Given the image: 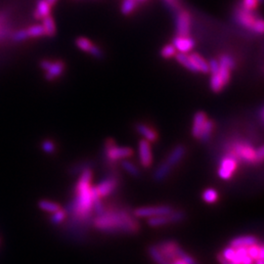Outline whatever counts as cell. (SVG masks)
<instances>
[{"label": "cell", "mask_w": 264, "mask_h": 264, "mask_svg": "<svg viewBox=\"0 0 264 264\" xmlns=\"http://www.w3.org/2000/svg\"><path fill=\"white\" fill-rule=\"evenodd\" d=\"M91 180L92 171L85 169L76 184V201L72 209L76 218L81 221H85L91 216L94 201L98 198L94 192V187L91 186Z\"/></svg>", "instance_id": "1"}, {"label": "cell", "mask_w": 264, "mask_h": 264, "mask_svg": "<svg viewBox=\"0 0 264 264\" xmlns=\"http://www.w3.org/2000/svg\"><path fill=\"white\" fill-rule=\"evenodd\" d=\"M94 227L99 231L107 233H127L132 234L138 231L139 225L130 214L125 211H106L97 215L94 220Z\"/></svg>", "instance_id": "2"}, {"label": "cell", "mask_w": 264, "mask_h": 264, "mask_svg": "<svg viewBox=\"0 0 264 264\" xmlns=\"http://www.w3.org/2000/svg\"><path fill=\"white\" fill-rule=\"evenodd\" d=\"M232 155L238 159H242L246 162L254 163L258 162L257 152L249 144L246 143H237L233 147Z\"/></svg>", "instance_id": "3"}, {"label": "cell", "mask_w": 264, "mask_h": 264, "mask_svg": "<svg viewBox=\"0 0 264 264\" xmlns=\"http://www.w3.org/2000/svg\"><path fill=\"white\" fill-rule=\"evenodd\" d=\"M185 218V214L182 211H172L171 213L165 214V215H159L156 217H151L148 219V224L151 227H160L171 224V223H177L182 221Z\"/></svg>", "instance_id": "4"}, {"label": "cell", "mask_w": 264, "mask_h": 264, "mask_svg": "<svg viewBox=\"0 0 264 264\" xmlns=\"http://www.w3.org/2000/svg\"><path fill=\"white\" fill-rule=\"evenodd\" d=\"M173 209L167 206L161 207H147V208H139L134 211V215L137 217H144V218H151L159 215H165L171 213Z\"/></svg>", "instance_id": "5"}, {"label": "cell", "mask_w": 264, "mask_h": 264, "mask_svg": "<svg viewBox=\"0 0 264 264\" xmlns=\"http://www.w3.org/2000/svg\"><path fill=\"white\" fill-rule=\"evenodd\" d=\"M106 152L109 159L119 160L122 158H127L132 156L133 150L128 147H118L115 145L114 141L109 139L106 143Z\"/></svg>", "instance_id": "6"}, {"label": "cell", "mask_w": 264, "mask_h": 264, "mask_svg": "<svg viewBox=\"0 0 264 264\" xmlns=\"http://www.w3.org/2000/svg\"><path fill=\"white\" fill-rule=\"evenodd\" d=\"M238 165V159L232 155L226 156L220 162V167L218 169V175L220 178L228 180L232 177Z\"/></svg>", "instance_id": "7"}, {"label": "cell", "mask_w": 264, "mask_h": 264, "mask_svg": "<svg viewBox=\"0 0 264 264\" xmlns=\"http://www.w3.org/2000/svg\"><path fill=\"white\" fill-rule=\"evenodd\" d=\"M176 30L178 36L189 37L191 31V16L187 11H180L176 18Z\"/></svg>", "instance_id": "8"}, {"label": "cell", "mask_w": 264, "mask_h": 264, "mask_svg": "<svg viewBox=\"0 0 264 264\" xmlns=\"http://www.w3.org/2000/svg\"><path fill=\"white\" fill-rule=\"evenodd\" d=\"M161 256L169 263H171L173 260L177 259L176 250L178 248V245L173 241H165L160 243L159 245L156 246Z\"/></svg>", "instance_id": "9"}, {"label": "cell", "mask_w": 264, "mask_h": 264, "mask_svg": "<svg viewBox=\"0 0 264 264\" xmlns=\"http://www.w3.org/2000/svg\"><path fill=\"white\" fill-rule=\"evenodd\" d=\"M76 46L84 51V52H87L89 54H91L92 56H94L95 58H102L103 54H102V51L100 50L99 47H97L95 44H93L88 38H83V37H80V38H77L76 40Z\"/></svg>", "instance_id": "10"}, {"label": "cell", "mask_w": 264, "mask_h": 264, "mask_svg": "<svg viewBox=\"0 0 264 264\" xmlns=\"http://www.w3.org/2000/svg\"><path fill=\"white\" fill-rule=\"evenodd\" d=\"M139 156H140V163L143 167H150L153 162V155H152L151 145L150 142L143 139L139 142Z\"/></svg>", "instance_id": "11"}, {"label": "cell", "mask_w": 264, "mask_h": 264, "mask_svg": "<svg viewBox=\"0 0 264 264\" xmlns=\"http://www.w3.org/2000/svg\"><path fill=\"white\" fill-rule=\"evenodd\" d=\"M253 11H249V10H246L244 9L242 6L239 7L236 11V19L237 21L242 25L244 26L245 28H248V29H253V26L256 22V18L254 16V14L252 13Z\"/></svg>", "instance_id": "12"}, {"label": "cell", "mask_w": 264, "mask_h": 264, "mask_svg": "<svg viewBox=\"0 0 264 264\" xmlns=\"http://www.w3.org/2000/svg\"><path fill=\"white\" fill-rule=\"evenodd\" d=\"M116 184L115 179L107 178L94 187V192L98 198H105L113 193L114 189L116 188Z\"/></svg>", "instance_id": "13"}, {"label": "cell", "mask_w": 264, "mask_h": 264, "mask_svg": "<svg viewBox=\"0 0 264 264\" xmlns=\"http://www.w3.org/2000/svg\"><path fill=\"white\" fill-rule=\"evenodd\" d=\"M172 45L179 53H188L195 47V41L190 37L177 36L173 38Z\"/></svg>", "instance_id": "14"}, {"label": "cell", "mask_w": 264, "mask_h": 264, "mask_svg": "<svg viewBox=\"0 0 264 264\" xmlns=\"http://www.w3.org/2000/svg\"><path fill=\"white\" fill-rule=\"evenodd\" d=\"M65 63L63 61H55V62H51L50 66L48 67V69L44 72H46L45 74V78L49 81L54 80L55 78L62 76L64 71H65Z\"/></svg>", "instance_id": "15"}, {"label": "cell", "mask_w": 264, "mask_h": 264, "mask_svg": "<svg viewBox=\"0 0 264 264\" xmlns=\"http://www.w3.org/2000/svg\"><path fill=\"white\" fill-rule=\"evenodd\" d=\"M259 240L257 237L252 235L247 236H240L237 238H234L230 241V247L232 248H248L250 246H253L255 244H258Z\"/></svg>", "instance_id": "16"}, {"label": "cell", "mask_w": 264, "mask_h": 264, "mask_svg": "<svg viewBox=\"0 0 264 264\" xmlns=\"http://www.w3.org/2000/svg\"><path fill=\"white\" fill-rule=\"evenodd\" d=\"M207 114L204 112H198L194 115V120H193V127H192V134L195 138H200L203 126L207 120Z\"/></svg>", "instance_id": "17"}, {"label": "cell", "mask_w": 264, "mask_h": 264, "mask_svg": "<svg viewBox=\"0 0 264 264\" xmlns=\"http://www.w3.org/2000/svg\"><path fill=\"white\" fill-rule=\"evenodd\" d=\"M136 130L140 133L145 140L148 142H156L158 140V133L155 129H153L149 125L144 123H138L136 125Z\"/></svg>", "instance_id": "18"}, {"label": "cell", "mask_w": 264, "mask_h": 264, "mask_svg": "<svg viewBox=\"0 0 264 264\" xmlns=\"http://www.w3.org/2000/svg\"><path fill=\"white\" fill-rule=\"evenodd\" d=\"M51 6L47 3L46 0H38L37 7L34 12L35 19L42 20L47 16L51 15Z\"/></svg>", "instance_id": "19"}, {"label": "cell", "mask_w": 264, "mask_h": 264, "mask_svg": "<svg viewBox=\"0 0 264 264\" xmlns=\"http://www.w3.org/2000/svg\"><path fill=\"white\" fill-rule=\"evenodd\" d=\"M185 152L186 150H185L184 146H182V145L175 147L172 152L169 154V156L167 157L165 163H167L170 167L174 166L175 164H177L182 159V158L185 155Z\"/></svg>", "instance_id": "20"}, {"label": "cell", "mask_w": 264, "mask_h": 264, "mask_svg": "<svg viewBox=\"0 0 264 264\" xmlns=\"http://www.w3.org/2000/svg\"><path fill=\"white\" fill-rule=\"evenodd\" d=\"M175 58H176L177 62H179L183 67L188 69L189 71H191L193 73H199V70L197 69V67L194 64L190 55H187L186 53H179L178 52L177 54H175Z\"/></svg>", "instance_id": "21"}, {"label": "cell", "mask_w": 264, "mask_h": 264, "mask_svg": "<svg viewBox=\"0 0 264 264\" xmlns=\"http://www.w3.org/2000/svg\"><path fill=\"white\" fill-rule=\"evenodd\" d=\"M190 57L192 58L194 64L196 65L197 69L199 70V73H203V74H208L210 73V69H209V63L198 53H193L190 55Z\"/></svg>", "instance_id": "22"}, {"label": "cell", "mask_w": 264, "mask_h": 264, "mask_svg": "<svg viewBox=\"0 0 264 264\" xmlns=\"http://www.w3.org/2000/svg\"><path fill=\"white\" fill-rule=\"evenodd\" d=\"M42 27L44 29L45 36H48V37H54L55 36L56 24H55V21L51 15L42 19Z\"/></svg>", "instance_id": "23"}, {"label": "cell", "mask_w": 264, "mask_h": 264, "mask_svg": "<svg viewBox=\"0 0 264 264\" xmlns=\"http://www.w3.org/2000/svg\"><path fill=\"white\" fill-rule=\"evenodd\" d=\"M213 129H214V122L211 119H207L204 126H203V129H202V132H201L199 139H201L203 142L209 141L211 134H212Z\"/></svg>", "instance_id": "24"}, {"label": "cell", "mask_w": 264, "mask_h": 264, "mask_svg": "<svg viewBox=\"0 0 264 264\" xmlns=\"http://www.w3.org/2000/svg\"><path fill=\"white\" fill-rule=\"evenodd\" d=\"M38 208L40 210H42L43 211L46 212H50V213H54L57 211H59L61 209L60 205L51 201H47V200H41L38 203Z\"/></svg>", "instance_id": "25"}, {"label": "cell", "mask_w": 264, "mask_h": 264, "mask_svg": "<svg viewBox=\"0 0 264 264\" xmlns=\"http://www.w3.org/2000/svg\"><path fill=\"white\" fill-rule=\"evenodd\" d=\"M224 86H225L224 82L222 81V79L220 78V76L217 73L211 75V90L213 92H215V93L220 92L223 89Z\"/></svg>", "instance_id": "26"}, {"label": "cell", "mask_w": 264, "mask_h": 264, "mask_svg": "<svg viewBox=\"0 0 264 264\" xmlns=\"http://www.w3.org/2000/svg\"><path fill=\"white\" fill-rule=\"evenodd\" d=\"M149 255L152 258V260L157 264H172L169 262H167L159 253L158 248L156 246H152L149 248Z\"/></svg>", "instance_id": "27"}, {"label": "cell", "mask_w": 264, "mask_h": 264, "mask_svg": "<svg viewBox=\"0 0 264 264\" xmlns=\"http://www.w3.org/2000/svg\"><path fill=\"white\" fill-rule=\"evenodd\" d=\"M170 170H171V167L167 163L163 162L155 171V179L158 180V181H160V180L164 179L169 174Z\"/></svg>", "instance_id": "28"}, {"label": "cell", "mask_w": 264, "mask_h": 264, "mask_svg": "<svg viewBox=\"0 0 264 264\" xmlns=\"http://www.w3.org/2000/svg\"><path fill=\"white\" fill-rule=\"evenodd\" d=\"M138 2L137 0H123L122 4H121V13L125 16L130 15L137 7Z\"/></svg>", "instance_id": "29"}, {"label": "cell", "mask_w": 264, "mask_h": 264, "mask_svg": "<svg viewBox=\"0 0 264 264\" xmlns=\"http://www.w3.org/2000/svg\"><path fill=\"white\" fill-rule=\"evenodd\" d=\"M203 200L208 204H214L218 201V193L212 188L207 189L203 193Z\"/></svg>", "instance_id": "30"}, {"label": "cell", "mask_w": 264, "mask_h": 264, "mask_svg": "<svg viewBox=\"0 0 264 264\" xmlns=\"http://www.w3.org/2000/svg\"><path fill=\"white\" fill-rule=\"evenodd\" d=\"M26 30H27L29 38H40V37L45 36L44 29H43L42 25H34V26H31L30 28H28Z\"/></svg>", "instance_id": "31"}, {"label": "cell", "mask_w": 264, "mask_h": 264, "mask_svg": "<svg viewBox=\"0 0 264 264\" xmlns=\"http://www.w3.org/2000/svg\"><path fill=\"white\" fill-rule=\"evenodd\" d=\"M122 167H123L124 170H125L127 173H129L130 175H132V176H134V177L139 176V169L137 168V166H136L133 162H131V161H129V160H127V159H124V160L122 161Z\"/></svg>", "instance_id": "32"}, {"label": "cell", "mask_w": 264, "mask_h": 264, "mask_svg": "<svg viewBox=\"0 0 264 264\" xmlns=\"http://www.w3.org/2000/svg\"><path fill=\"white\" fill-rule=\"evenodd\" d=\"M66 215H67L66 211L60 209L59 211H57L56 212H54V213L52 214L50 220H51V222H52L54 225H59V224H61V223L64 221V219L66 218Z\"/></svg>", "instance_id": "33"}, {"label": "cell", "mask_w": 264, "mask_h": 264, "mask_svg": "<svg viewBox=\"0 0 264 264\" xmlns=\"http://www.w3.org/2000/svg\"><path fill=\"white\" fill-rule=\"evenodd\" d=\"M175 54H176V49L172 44H167L163 46L160 51V55L164 59H170L173 56H175Z\"/></svg>", "instance_id": "34"}, {"label": "cell", "mask_w": 264, "mask_h": 264, "mask_svg": "<svg viewBox=\"0 0 264 264\" xmlns=\"http://www.w3.org/2000/svg\"><path fill=\"white\" fill-rule=\"evenodd\" d=\"M176 254H177V258L182 260L184 263L187 264H199L196 260H194L191 256H189L187 253H185L179 246L176 250Z\"/></svg>", "instance_id": "35"}, {"label": "cell", "mask_w": 264, "mask_h": 264, "mask_svg": "<svg viewBox=\"0 0 264 264\" xmlns=\"http://www.w3.org/2000/svg\"><path fill=\"white\" fill-rule=\"evenodd\" d=\"M29 38L28 36V33H27V30H19L17 32H15L13 35H12V39L15 41V42H22V41H25Z\"/></svg>", "instance_id": "36"}, {"label": "cell", "mask_w": 264, "mask_h": 264, "mask_svg": "<svg viewBox=\"0 0 264 264\" xmlns=\"http://www.w3.org/2000/svg\"><path fill=\"white\" fill-rule=\"evenodd\" d=\"M260 1L259 0H243L242 1V7L249 11H254L258 8Z\"/></svg>", "instance_id": "37"}, {"label": "cell", "mask_w": 264, "mask_h": 264, "mask_svg": "<svg viewBox=\"0 0 264 264\" xmlns=\"http://www.w3.org/2000/svg\"><path fill=\"white\" fill-rule=\"evenodd\" d=\"M41 148H42L43 151L47 153V154H53L56 150L55 144L51 140H44L42 142V144H41Z\"/></svg>", "instance_id": "38"}, {"label": "cell", "mask_w": 264, "mask_h": 264, "mask_svg": "<svg viewBox=\"0 0 264 264\" xmlns=\"http://www.w3.org/2000/svg\"><path fill=\"white\" fill-rule=\"evenodd\" d=\"M255 32H257L258 34L260 35H263L264 34V21L262 19H257L254 26H253V29Z\"/></svg>", "instance_id": "39"}, {"label": "cell", "mask_w": 264, "mask_h": 264, "mask_svg": "<svg viewBox=\"0 0 264 264\" xmlns=\"http://www.w3.org/2000/svg\"><path fill=\"white\" fill-rule=\"evenodd\" d=\"M209 69H210V72L211 73V75L217 73L218 69H219V62L216 59H211L209 63Z\"/></svg>", "instance_id": "40"}, {"label": "cell", "mask_w": 264, "mask_h": 264, "mask_svg": "<svg viewBox=\"0 0 264 264\" xmlns=\"http://www.w3.org/2000/svg\"><path fill=\"white\" fill-rule=\"evenodd\" d=\"M164 2L168 5L169 8L171 9H177L179 6L178 0H164Z\"/></svg>", "instance_id": "41"}, {"label": "cell", "mask_w": 264, "mask_h": 264, "mask_svg": "<svg viewBox=\"0 0 264 264\" xmlns=\"http://www.w3.org/2000/svg\"><path fill=\"white\" fill-rule=\"evenodd\" d=\"M257 152V158H258V162L259 161H263L264 160V147H260L259 149L256 150Z\"/></svg>", "instance_id": "42"}, {"label": "cell", "mask_w": 264, "mask_h": 264, "mask_svg": "<svg viewBox=\"0 0 264 264\" xmlns=\"http://www.w3.org/2000/svg\"><path fill=\"white\" fill-rule=\"evenodd\" d=\"M51 62H52V61H49V60H42V61L40 62V67H41V69H42L43 71H46V70L48 69V67L50 66Z\"/></svg>", "instance_id": "43"}, {"label": "cell", "mask_w": 264, "mask_h": 264, "mask_svg": "<svg viewBox=\"0 0 264 264\" xmlns=\"http://www.w3.org/2000/svg\"><path fill=\"white\" fill-rule=\"evenodd\" d=\"M217 261L219 262V264H233L231 262L227 261L226 259H224V258L221 256V254H218V255H217Z\"/></svg>", "instance_id": "44"}, {"label": "cell", "mask_w": 264, "mask_h": 264, "mask_svg": "<svg viewBox=\"0 0 264 264\" xmlns=\"http://www.w3.org/2000/svg\"><path fill=\"white\" fill-rule=\"evenodd\" d=\"M171 264H187L186 263H184L182 260H180V259H175V260H173L172 262H171Z\"/></svg>", "instance_id": "45"}, {"label": "cell", "mask_w": 264, "mask_h": 264, "mask_svg": "<svg viewBox=\"0 0 264 264\" xmlns=\"http://www.w3.org/2000/svg\"><path fill=\"white\" fill-rule=\"evenodd\" d=\"M47 1V3L52 7V6H54L57 2H58V0H46Z\"/></svg>", "instance_id": "46"}, {"label": "cell", "mask_w": 264, "mask_h": 264, "mask_svg": "<svg viewBox=\"0 0 264 264\" xmlns=\"http://www.w3.org/2000/svg\"><path fill=\"white\" fill-rule=\"evenodd\" d=\"M144 1H146V0H137L138 3H140V2H144Z\"/></svg>", "instance_id": "47"}, {"label": "cell", "mask_w": 264, "mask_h": 264, "mask_svg": "<svg viewBox=\"0 0 264 264\" xmlns=\"http://www.w3.org/2000/svg\"><path fill=\"white\" fill-rule=\"evenodd\" d=\"M259 1H260V3H261V2H263V0H259Z\"/></svg>", "instance_id": "48"}]
</instances>
